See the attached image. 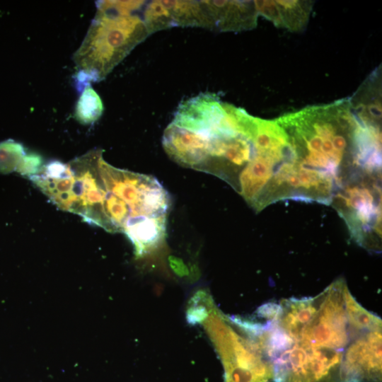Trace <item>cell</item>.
<instances>
[{
  "label": "cell",
  "instance_id": "cell-5",
  "mask_svg": "<svg viewBox=\"0 0 382 382\" xmlns=\"http://www.w3.org/2000/svg\"><path fill=\"white\" fill-rule=\"evenodd\" d=\"M103 151L94 149L69 163L72 178L69 191L54 204L74 212L90 224L112 232L104 211L107 191L100 175L98 161Z\"/></svg>",
  "mask_w": 382,
  "mask_h": 382
},
{
  "label": "cell",
  "instance_id": "cell-9",
  "mask_svg": "<svg viewBox=\"0 0 382 382\" xmlns=\"http://www.w3.org/2000/svg\"><path fill=\"white\" fill-rule=\"evenodd\" d=\"M166 215L160 216H130L124 232L133 243L135 253L143 255L158 247L166 236Z\"/></svg>",
  "mask_w": 382,
  "mask_h": 382
},
{
  "label": "cell",
  "instance_id": "cell-11",
  "mask_svg": "<svg viewBox=\"0 0 382 382\" xmlns=\"http://www.w3.org/2000/svg\"><path fill=\"white\" fill-rule=\"evenodd\" d=\"M282 28L291 32L303 30L309 20L313 1L299 0H275Z\"/></svg>",
  "mask_w": 382,
  "mask_h": 382
},
{
  "label": "cell",
  "instance_id": "cell-3",
  "mask_svg": "<svg viewBox=\"0 0 382 382\" xmlns=\"http://www.w3.org/2000/svg\"><path fill=\"white\" fill-rule=\"evenodd\" d=\"M144 1H102L73 56L79 91L104 79L149 33L137 12Z\"/></svg>",
  "mask_w": 382,
  "mask_h": 382
},
{
  "label": "cell",
  "instance_id": "cell-12",
  "mask_svg": "<svg viewBox=\"0 0 382 382\" xmlns=\"http://www.w3.org/2000/svg\"><path fill=\"white\" fill-rule=\"evenodd\" d=\"M103 109L100 96L88 85L83 89L76 103L75 117L81 124L90 125L100 117Z\"/></svg>",
  "mask_w": 382,
  "mask_h": 382
},
{
  "label": "cell",
  "instance_id": "cell-2",
  "mask_svg": "<svg viewBox=\"0 0 382 382\" xmlns=\"http://www.w3.org/2000/svg\"><path fill=\"white\" fill-rule=\"evenodd\" d=\"M275 120L286 132L291 151L289 199L330 204L352 175L366 169L362 125L348 98Z\"/></svg>",
  "mask_w": 382,
  "mask_h": 382
},
{
  "label": "cell",
  "instance_id": "cell-15",
  "mask_svg": "<svg viewBox=\"0 0 382 382\" xmlns=\"http://www.w3.org/2000/svg\"><path fill=\"white\" fill-rule=\"evenodd\" d=\"M258 15L270 20L278 28H282L281 20L275 0L254 1Z\"/></svg>",
  "mask_w": 382,
  "mask_h": 382
},
{
  "label": "cell",
  "instance_id": "cell-7",
  "mask_svg": "<svg viewBox=\"0 0 382 382\" xmlns=\"http://www.w3.org/2000/svg\"><path fill=\"white\" fill-rule=\"evenodd\" d=\"M209 140L199 133L170 122L163 132L162 144L173 161L200 171L209 155Z\"/></svg>",
  "mask_w": 382,
  "mask_h": 382
},
{
  "label": "cell",
  "instance_id": "cell-8",
  "mask_svg": "<svg viewBox=\"0 0 382 382\" xmlns=\"http://www.w3.org/2000/svg\"><path fill=\"white\" fill-rule=\"evenodd\" d=\"M211 18L213 30L240 32L257 25L258 13L254 1H203Z\"/></svg>",
  "mask_w": 382,
  "mask_h": 382
},
{
  "label": "cell",
  "instance_id": "cell-10",
  "mask_svg": "<svg viewBox=\"0 0 382 382\" xmlns=\"http://www.w3.org/2000/svg\"><path fill=\"white\" fill-rule=\"evenodd\" d=\"M174 26L199 27L213 30L209 12L203 1L162 0Z\"/></svg>",
  "mask_w": 382,
  "mask_h": 382
},
{
  "label": "cell",
  "instance_id": "cell-1",
  "mask_svg": "<svg viewBox=\"0 0 382 382\" xmlns=\"http://www.w3.org/2000/svg\"><path fill=\"white\" fill-rule=\"evenodd\" d=\"M261 336L274 382H342L346 352L381 318L362 307L338 279L318 295L260 308Z\"/></svg>",
  "mask_w": 382,
  "mask_h": 382
},
{
  "label": "cell",
  "instance_id": "cell-14",
  "mask_svg": "<svg viewBox=\"0 0 382 382\" xmlns=\"http://www.w3.org/2000/svg\"><path fill=\"white\" fill-rule=\"evenodd\" d=\"M25 155L23 145L13 139L0 142V173L18 171Z\"/></svg>",
  "mask_w": 382,
  "mask_h": 382
},
{
  "label": "cell",
  "instance_id": "cell-4",
  "mask_svg": "<svg viewBox=\"0 0 382 382\" xmlns=\"http://www.w3.org/2000/svg\"><path fill=\"white\" fill-rule=\"evenodd\" d=\"M381 171L355 173L333 197L332 203L344 219L353 239L378 252L381 247Z\"/></svg>",
  "mask_w": 382,
  "mask_h": 382
},
{
  "label": "cell",
  "instance_id": "cell-13",
  "mask_svg": "<svg viewBox=\"0 0 382 382\" xmlns=\"http://www.w3.org/2000/svg\"><path fill=\"white\" fill-rule=\"evenodd\" d=\"M141 17L149 35L175 27L170 13L162 0L146 3Z\"/></svg>",
  "mask_w": 382,
  "mask_h": 382
},
{
  "label": "cell",
  "instance_id": "cell-6",
  "mask_svg": "<svg viewBox=\"0 0 382 382\" xmlns=\"http://www.w3.org/2000/svg\"><path fill=\"white\" fill-rule=\"evenodd\" d=\"M98 169L105 190L127 204L130 216L166 215L170 199L156 178L115 168L103 160V155Z\"/></svg>",
  "mask_w": 382,
  "mask_h": 382
}]
</instances>
